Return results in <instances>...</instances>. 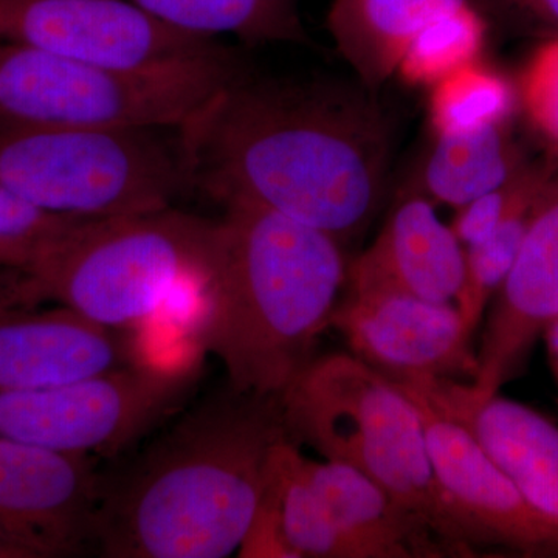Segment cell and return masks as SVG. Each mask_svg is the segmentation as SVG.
I'll return each instance as SVG.
<instances>
[{
	"label": "cell",
	"instance_id": "cell-1",
	"mask_svg": "<svg viewBox=\"0 0 558 558\" xmlns=\"http://www.w3.org/2000/svg\"><path fill=\"white\" fill-rule=\"evenodd\" d=\"M193 189L325 231L341 244L369 226L391 159L374 92L245 70L179 128Z\"/></svg>",
	"mask_w": 558,
	"mask_h": 558
},
{
	"label": "cell",
	"instance_id": "cell-2",
	"mask_svg": "<svg viewBox=\"0 0 558 558\" xmlns=\"http://www.w3.org/2000/svg\"><path fill=\"white\" fill-rule=\"evenodd\" d=\"M281 396L230 387L101 480L94 546L108 558H226L241 550L288 440ZM292 440V439H290Z\"/></svg>",
	"mask_w": 558,
	"mask_h": 558
},
{
	"label": "cell",
	"instance_id": "cell-3",
	"mask_svg": "<svg viewBox=\"0 0 558 558\" xmlns=\"http://www.w3.org/2000/svg\"><path fill=\"white\" fill-rule=\"evenodd\" d=\"M223 207L197 341L223 363L234 391L282 396L330 328L347 286L343 244L258 205Z\"/></svg>",
	"mask_w": 558,
	"mask_h": 558
},
{
	"label": "cell",
	"instance_id": "cell-4",
	"mask_svg": "<svg viewBox=\"0 0 558 558\" xmlns=\"http://www.w3.org/2000/svg\"><path fill=\"white\" fill-rule=\"evenodd\" d=\"M219 244V220L172 207L87 219L21 271L9 293L20 303L61 304L123 329L180 292L204 295Z\"/></svg>",
	"mask_w": 558,
	"mask_h": 558
},
{
	"label": "cell",
	"instance_id": "cell-5",
	"mask_svg": "<svg viewBox=\"0 0 558 558\" xmlns=\"http://www.w3.org/2000/svg\"><path fill=\"white\" fill-rule=\"evenodd\" d=\"M292 442L359 470L435 534L449 556H473L475 538L447 501L413 400L352 354L312 360L281 396Z\"/></svg>",
	"mask_w": 558,
	"mask_h": 558
},
{
	"label": "cell",
	"instance_id": "cell-6",
	"mask_svg": "<svg viewBox=\"0 0 558 558\" xmlns=\"http://www.w3.org/2000/svg\"><path fill=\"white\" fill-rule=\"evenodd\" d=\"M95 130L0 119V183L38 207L106 219L172 207L193 189L179 130Z\"/></svg>",
	"mask_w": 558,
	"mask_h": 558
},
{
	"label": "cell",
	"instance_id": "cell-7",
	"mask_svg": "<svg viewBox=\"0 0 558 558\" xmlns=\"http://www.w3.org/2000/svg\"><path fill=\"white\" fill-rule=\"evenodd\" d=\"M242 70L223 46L159 68L128 70L0 40V119L95 130H179Z\"/></svg>",
	"mask_w": 558,
	"mask_h": 558
},
{
	"label": "cell",
	"instance_id": "cell-8",
	"mask_svg": "<svg viewBox=\"0 0 558 558\" xmlns=\"http://www.w3.org/2000/svg\"><path fill=\"white\" fill-rule=\"evenodd\" d=\"M197 355L0 392V438L64 453L113 457L178 413L201 377Z\"/></svg>",
	"mask_w": 558,
	"mask_h": 558
},
{
	"label": "cell",
	"instance_id": "cell-9",
	"mask_svg": "<svg viewBox=\"0 0 558 558\" xmlns=\"http://www.w3.org/2000/svg\"><path fill=\"white\" fill-rule=\"evenodd\" d=\"M0 40L102 68H159L220 49L126 0H0Z\"/></svg>",
	"mask_w": 558,
	"mask_h": 558
},
{
	"label": "cell",
	"instance_id": "cell-10",
	"mask_svg": "<svg viewBox=\"0 0 558 558\" xmlns=\"http://www.w3.org/2000/svg\"><path fill=\"white\" fill-rule=\"evenodd\" d=\"M330 328L363 363L392 381L475 379L478 355L457 306L396 290H348Z\"/></svg>",
	"mask_w": 558,
	"mask_h": 558
},
{
	"label": "cell",
	"instance_id": "cell-11",
	"mask_svg": "<svg viewBox=\"0 0 558 558\" xmlns=\"http://www.w3.org/2000/svg\"><path fill=\"white\" fill-rule=\"evenodd\" d=\"M101 480L95 457L0 438V531L32 558L86 553Z\"/></svg>",
	"mask_w": 558,
	"mask_h": 558
},
{
	"label": "cell",
	"instance_id": "cell-12",
	"mask_svg": "<svg viewBox=\"0 0 558 558\" xmlns=\"http://www.w3.org/2000/svg\"><path fill=\"white\" fill-rule=\"evenodd\" d=\"M395 384L416 405L436 480L478 548L499 546L526 556H558L557 535L529 508L480 440L421 389Z\"/></svg>",
	"mask_w": 558,
	"mask_h": 558
},
{
	"label": "cell",
	"instance_id": "cell-13",
	"mask_svg": "<svg viewBox=\"0 0 558 558\" xmlns=\"http://www.w3.org/2000/svg\"><path fill=\"white\" fill-rule=\"evenodd\" d=\"M556 319L558 163L532 207L519 255L495 296L470 388L481 396L497 395L523 373L535 343Z\"/></svg>",
	"mask_w": 558,
	"mask_h": 558
},
{
	"label": "cell",
	"instance_id": "cell-14",
	"mask_svg": "<svg viewBox=\"0 0 558 558\" xmlns=\"http://www.w3.org/2000/svg\"><path fill=\"white\" fill-rule=\"evenodd\" d=\"M9 288L0 292V392L57 387L137 363L123 329L61 304L20 303Z\"/></svg>",
	"mask_w": 558,
	"mask_h": 558
},
{
	"label": "cell",
	"instance_id": "cell-15",
	"mask_svg": "<svg viewBox=\"0 0 558 558\" xmlns=\"http://www.w3.org/2000/svg\"><path fill=\"white\" fill-rule=\"evenodd\" d=\"M461 422L558 537V425L519 400L449 379L403 380Z\"/></svg>",
	"mask_w": 558,
	"mask_h": 558
},
{
	"label": "cell",
	"instance_id": "cell-16",
	"mask_svg": "<svg viewBox=\"0 0 558 558\" xmlns=\"http://www.w3.org/2000/svg\"><path fill=\"white\" fill-rule=\"evenodd\" d=\"M465 247L435 204L407 189L376 241L348 264V290H396L453 303L464 286Z\"/></svg>",
	"mask_w": 558,
	"mask_h": 558
},
{
	"label": "cell",
	"instance_id": "cell-17",
	"mask_svg": "<svg viewBox=\"0 0 558 558\" xmlns=\"http://www.w3.org/2000/svg\"><path fill=\"white\" fill-rule=\"evenodd\" d=\"M296 468L360 558L449 556L417 517L359 470L329 459L312 461L300 451Z\"/></svg>",
	"mask_w": 558,
	"mask_h": 558
},
{
	"label": "cell",
	"instance_id": "cell-18",
	"mask_svg": "<svg viewBox=\"0 0 558 558\" xmlns=\"http://www.w3.org/2000/svg\"><path fill=\"white\" fill-rule=\"evenodd\" d=\"M465 0H332L328 28L337 50L366 89L396 75L410 39Z\"/></svg>",
	"mask_w": 558,
	"mask_h": 558
},
{
	"label": "cell",
	"instance_id": "cell-19",
	"mask_svg": "<svg viewBox=\"0 0 558 558\" xmlns=\"http://www.w3.org/2000/svg\"><path fill=\"white\" fill-rule=\"evenodd\" d=\"M529 160L509 121L470 134L436 135L409 190L458 209L508 182Z\"/></svg>",
	"mask_w": 558,
	"mask_h": 558
},
{
	"label": "cell",
	"instance_id": "cell-20",
	"mask_svg": "<svg viewBox=\"0 0 558 558\" xmlns=\"http://www.w3.org/2000/svg\"><path fill=\"white\" fill-rule=\"evenodd\" d=\"M180 32L248 44H311L299 0H126Z\"/></svg>",
	"mask_w": 558,
	"mask_h": 558
},
{
	"label": "cell",
	"instance_id": "cell-21",
	"mask_svg": "<svg viewBox=\"0 0 558 558\" xmlns=\"http://www.w3.org/2000/svg\"><path fill=\"white\" fill-rule=\"evenodd\" d=\"M517 102V87L478 60L432 86L429 121L435 135L470 134L508 123Z\"/></svg>",
	"mask_w": 558,
	"mask_h": 558
},
{
	"label": "cell",
	"instance_id": "cell-22",
	"mask_svg": "<svg viewBox=\"0 0 558 558\" xmlns=\"http://www.w3.org/2000/svg\"><path fill=\"white\" fill-rule=\"evenodd\" d=\"M488 22L478 5L465 0L429 21L410 39L396 73L414 86H435L440 80L480 60Z\"/></svg>",
	"mask_w": 558,
	"mask_h": 558
},
{
	"label": "cell",
	"instance_id": "cell-23",
	"mask_svg": "<svg viewBox=\"0 0 558 558\" xmlns=\"http://www.w3.org/2000/svg\"><path fill=\"white\" fill-rule=\"evenodd\" d=\"M534 204L506 220L487 240L465 247L464 286L457 307L469 332L478 329L484 311L512 270Z\"/></svg>",
	"mask_w": 558,
	"mask_h": 558
},
{
	"label": "cell",
	"instance_id": "cell-24",
	"mask_svg": "<svg viewBox=\"0 0 558 558\" xmlns=\"http://www.w3.org/2000/svg\"><path fill=\"white\" fill-rule=\"evenodd\" d=\"M558 156L529 160L512 179L498 189L488 191L478 199L457 209L451 229L464 247L487 240L499 226L521 209L537 201L549 175L556 170Z\"/></svg>",
	"mask_w": 558,
	"mask_h": 558
},
{
	"label": "cell",
	"instance_id": "cell-25",
	"mask_svg": "<svg viewBox=\"0 0 558 558\" xmlns=\"http://www.w3.org/2000/svg\"><path fill=\"white\" fill-rule=\"evenodd\" d=\"M84 220L40 208L0 183V244L24 256V270Z\"/></svg>",
	"mask_w": 558,
	"mask_h": 558
},
{
	"label": "cell",
	"instance_id": "cell-26",
	"mask_svg": "<svg viewBox=\"0 0 558 558\" xmlns=\"http://www.w3.org/2000/svg\"><path fill=\"white\" fill-rule=\"evenodd\" d=\"M517 97L531 126L558 156V36L543 39L529 57Z\"/></svg>",
	"mask_w": 558,
	"mask_h": 558
},
{
	"label": "cell",
	"instance_id": "cell-27",
	"mask_svg": "<svg viewBox=\"0 0 558 558\" xmlns=\"http://www.w3.org/2000/svg\"><path fill=\"white\" fill-rule=\"evenodd\" d=\"M478 9L543 39L558 36V0H480Z\"/></svg>",
	"mask_w": 558,
	"mask_h": 558
},
{
	"label": "cell",
	"instance_id": "cell-28",
	"mask_svg": "<svg viewBox=\"0 0 558 558\" xmlns=\"http://www.w3.org/2000/svg\"><path fill=\"white\" fill-rule=\"evenodd\" d=\"M543 337H545L546 347H548L550 368H553L554 374H556V379L558 381V319H556V322L546 329Z\"/></svg>",
	"mask_w": 558,
	"mask_h": 558
},
{
	"label": "cell",
	"instance_id": "cell-29",
	"mask_svg": "<svg viewBox=\"0 0 558 558\" xmlns=\"http://www.w3.org/2000/svg\"><path fill=\"white\" fill-rule=\"evenodd\" d=\"M27 267V260L20 253L0 244V269L21 271Z\"/></svg>",
	"mask_w": 558,
	"mask_h": 558
},
{
	"label": "cell",
	"instance_id": "cell-30",
	"mask_svg": "<svg viewBox=\"0 0 558 558\" xmlns=\"http://www.w3.org/2000/svg\"><path fill=\"white\" fill-rule=\"evenodd\" d=\"M0 558H32L27 549L0 531Z\"/></svg>",
	"mask_w": 558,
	"mask_h": 558
},
{
	"label": "cell",
	"instance_id": "cell-31",
	"mask_svg": "<svg viewBox=\"0 0 558 558\" xmlns=\"http://www.w3.org/2000/svg\"><path fill=\"white\" fill-rule=\"evenodd\" d=\"M20 271L10 269H0V292H3L10 284H13Z\"/></svg>",
	"mask_w": 558,
	"mask_h": 558
}]
</instances>
